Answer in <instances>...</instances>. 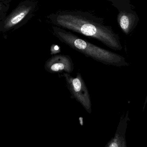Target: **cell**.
Wrapping results in <instances>:
<instances>
[{
	"label": "cell",
	"instance_id": "1",
	"mask_svg": "<svg viewBox=\"0 0 147 147\" xmlns=\"http://www.w3.org/2000/svg\"><path fill=\"white\" fill-rule=\"evenodd\" d=\"M54 26L97 39L114 51L123 49L118 34L102 18L81 11H59L47 17Z\"/></svg>",
	"mask_w": 147,
	"mask_h": 147
},
{
	"label": "cell",
	"instance_id": "2",
	"mask_svg": "<svg viewBox=\"0 0 147 147\" xmlns=\"http://www.w3.org/2000/svg\"><path fill=\"white\" fill-rule=\"evenodd\" d=\"M53 34L62 43L85 56L107 65L125 67L129 65L123 57L94 45L71 32L52 26Z\"/></svg>",
	"mask_w": 147,
	"mask_h": 147
},
{
	"label": "cell",
	"instance_id": "3",
	"mask_svg": "<svg viewBox=\"0 0 147 147\" xmlns=\"http://www.w3.org/2000/svg\"><path fill=\"white\" fill-rule=\"evenodd\" d=\"M38 5L37 1L31 0H26L20 3L9 15L0 22L1 32L4 33L13 31L22 27L34 16Z\"/></svg>",
	"mask_w": 147,
	"mask_h": 147
},
{
	"label": "cell",
	"instance_id": "4",
	"mask_svg": "<svg viewBox=\"0 0 147 147\" xmlns=\"http://www.w3.org/2000/svg\"><path fill=\"white\" fill-rule=\"evenodd\" d=\"M118 10L117 22L122 32L129 35L137 26L139 18L132 9L130 0H108Z\"/></svg>",
	"mask_w": 147,
	"mask_h": 147
},
{
	"label": "cell",
	"instance_id": "5",
	"mask_svg": "<svg viewBox=\"0 0 147 147\" xmlns=\"http://www.w3.org/2000/svg\"><path fill=\"white\" fill-rule=\"evenodd\" d=\"M62 76L72 98L80 102L88 113H91L92 104L90 94L80 73H77L76 77L68 74H62Z\"/></svg>",
	"mask_w": 147,
	"mask_h": 147
},
{
	"label": "cell",
	"instance_id": "6",
	"mask_svg": "<svg viewBox=\"0 0 147 147\" xmlns=\"http://www.w3.org/2000/svg\"><path fill=\"white\" fill-rule=\"evenodd\" d=\"M44 68L47 72L51 74H70L74 71V66L69 55L59 54L49 58L45 64Z\"/></svg>",
	"mask_w": 147,
	"mask_h": 147
},
{
	"label": "cell",
	"instance_id": "7",
	"mask_svg": "<svg viewBox=\"0 0 147 147\" xmlns=\"http://www.w3.org/2000/svg\"><path fill=\"white\" fill-rule=\"evenodd\" d=\"M129 120V112L127 111L124 115L121 116L114 136L105 147H129L127 146L125 134Z\"/></svg>",
	"mask_w": 147,
	"mask_h": 147
},
{
	"label": "cell",
	"instance_id": "8",
	"mask_svg": "<svg viewBox=\"0 0 147 147\" xmlns=\"http://www.w3.org/2000/svg\"><path fill=\"white\" fill-rule=\"evenodd\" d=\"M50 51L51 54L54 56L61 52V49L57 45H52L51 47Z\"/></svg>",
	"mask_w": 147,
	"mask_h": 147
}]
</instances>
